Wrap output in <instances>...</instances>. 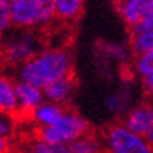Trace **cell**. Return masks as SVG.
<instances>
[{
    "mask_svg": "<svg viewBox=\"0 0 153 153\" xmlns=\"http://www.w3.org/2000/svg\"><path fill=\"white\" fill-rule=\"evenodd\" d=\"M10 140L7 138H0V153H6L7 150H10Z\"/></svg>",
    "mask_w": 153,
    "mask_h": 153,
    "instance_id": "cell-24",
    "label": "cell"
},
{
    "mask_svg": "<svg viewBox=\"0 0 153 153\" xmlns=\"http://www.w3.org/2000/svg\"><path fill=\"white\" fill-rule=\"evenodd\" d=\"M73 70V56L65 48H45L33 59L19 66L20 82L44 88L49 83L70 76Z\"/></svg>",
    "mask_w": 153,
    "mask_h": 153,
    "instance_id": "cell-1",
    "label": "cell"
},
{
    "mask_svg": "<svg viewBox=\"0 0 153 153\" xmlns=\"http://www.w3.org/2000/svg\"><path fill=\"white\" fill-rule=\"evenodd\" d=\"M112 3H114V4L117 6V7H118V6L120 4H122V3H124V1H126V0H111Z\"/></svg>",
    "mask_w": 153,
    "mask_h": 153,
    "instance_id": "cell-27",
    "label": "cell"
},
{
    "mask_svg": "<svg viewBox=\"0 0 153 153\" xmlns=\"http://www.w3.org/2000/svg\"><path fill=\"white\" fill-rule=\"evenodd\" d=\"M42 90H44L45 101L55 102V104L65 107L73 97V93L76 90V80H74L73 74H70V76L52 82Z\"/></svg>",
    "mask_w": 153,
    "mask_h": 153,
    "instance_id": "cell-8",
    "label": "cell"
},
{
    "mask_svg": "<svg viewBox=\"0 0 153 153\" xmlns=\"http://www.w3.org/2000/svg\"><path fill=\"white\" fill-rule=\"evenodd\" d=\"M102 143L105 153H153L146 136L129 131L122 122H115L104 131Z\"/></svg>",
    "mask_w": 153,
    "mask_h": 153,
    "instance_id": "cell-3",
    "label": "cell"
},
{
    "mask_svg": "<svg viewBox=\"0 0 153 153\" xmlns=\"http://www.w3.org/2000/svg\"><path fill=\"white\" fill-rule=\"evenodd\" d=\"M25 153H70L69 145L63 143H48L45 140L35 138L30 140L25 146Z\"/></svg>",
    "mask_w": 153,
    "mask_h": 153,
    "instance_id": "cell-15",
    "label": "cell"
},
{
    "mask_svg": "<svg viewBox=\"0 0 153 153\" xmlns=\"http://www.w3.org/2000/svg\"><path fill=\"white\" fill-rule=\"evenodd\" d=\"M14 132V120L13 115L9 114H0V138H7Z\"/></svg>",
    "mask_w": 153,
    "mask_h": 153,
    "instance_id": "cell-22",
    "label": "cell"
},
{
    "mask_svg": "<svg viewBox=\"0 0 153 153\" xmlns=\"http://www.w3.org/2000/svg\"><path fill=\"white\" fill-rule=\"evenodd\" d=\"M142 90L149 101H153V74L142 79Z\"/></svg>",
    "mask_w": 153,
    "mask_h": 153,
    "instance_id": "cell-23",
    "label": "cell"
},
{
    "mask_svg": "<svg viewBox=\"0 0 153 153\" xmlns=\"http://www.w3.org/2000/svg\"><path fill=\"white\" fill-rule=\"evenodd\" d=\"M37 134L39 139L48 143L70 145L76 139L90 134V124L82 114L66 108L65 114L55 125L38 128Z\"/></svg>",
    "mask_w": 153,
    "mask_h": 153,
    "instance_id": "cell-2",
    "label": "cell"
},
{
    "mask_svg": "<svg viewBox=\"0 0 153 153\" xmlns=\"http://www.w3.org/2000/svg\"><path fill=\"white\" fill-rule=\"evenodd\" d=\"M132 69H134L135 74L140 77V80L153 74V48L134 56Z\"/></svg>",
    "mask_w": 153,
    "mask_h": 153,
    "instance_id": "cell-16",
    "label": "cell"
},
{
    "mask_svg": "<svg viewBox=\"0 0 153 153\" xmlns=\"http://www.w3.org/2000/svg\"><path fill=\"white\" fill-rule=\"evenodd\" d=\"M146 139H148V142L152 145V148H153V128H152V131H150V132L146 135Z\"/></svg>",
    "mask_w": 153,
    "mask_h": 153,
    "instance_id": "cell-25",
    "label": "cell"
},
{
    "mask_svg": "<svg viewBox=\"0 0 153 153\" xmlns=\"http://www.w3.org/2000/svg\"><path fill=\"white\" fill-rule=\"evenodd\" d=\"M16 97L19 102V112H27V114H33L34 110H37L45 101L42 88L20 80L16 82Z\"/></svg>",
    "mask_w": 153,
    "mask_h": 153,
    "instance_id": "cell-7",
    "label": "cell"
},
{
    "mask_svg": "<svg viewBox=\"0 0 153 153\" xmlns=\"http://www.w3.org/2000/svg\"><path fill=\"white\" fill-rule=\"evenodd\" d=\"M56 19V4L55 0H41L38 10L37 28L48 27Z\"/></svg>",
    "mask_w": 153,
    "mask_h": 153,
    "instance_id": "cell-18",
    "label": "cell"
},
{
    "mask_svg": "<svg viewBox=\"0 0 153 153\" xmlns=\"http://www.w3.org/2000/svg\"><path fill=\"white\" fill-rule=\"evenodd\" d=\"M19 102L16 97V82L0 74V114H17Z\"/></svg>",
    "mask_w": 153,
    "mask_h": 153,
    "instance_id": "cell-11",
    "label": "cell"
},
{
    "mask_svg": "<svg viewBox=\"0 0 153 153\" xmlns=\"http://www.w3.org/2000/svg\"><path fill=\"white\" fill-rule=\"evenodd\" d=\"M149 107H150V112H152V118H153V101H149Z\"/></svg>",
    "mask_w": 153,
    "mask_h": 153,
    "instance_id": "cell-29",
    "label": "cell"
},
{
    "mask_svg": "<svg viewBox=\"0 0 153 153\" xmlns=\"http://www.w3.org/2000/svg\"><path fill=\"white\" fill-rule=\"evenodd\" d=\"M65 111H66V107L55 104V102L44 101L37 110L33 111L31 118L38 125V128H42V126H53L62 118Z\"/></svg>",
    "mask_w": 153,
    "mask_h": 153,
    "instance_id": "cell-10",
    "label": "cell"
},
{
    "mask_svg": "<svg viewBox=\"0 0 153 153\" xmlns=\"http://www.w3.org/2000/svg\"><path fill=\"white\" fill-rule=\"evenodd\" d=\"M152 1L153 0H126L117 9H118L121 19L124 20V23L129 28H132L134 25L142 21Z\"/></svg>",
    "mask_w": 153,
    "mask_h": 153,
    "instance_id": "cell-9",
    "label": "cell"
},
{
    "mask_svg": "<svg viewBox=\"0 0 153 153\" xmlns=\"http://www.w3.org/2000/svg\"><path fill=\"white\" fill-rule=\"evenodd\" d=\"M129 52L125 47L118 45V44H112V42H107L102 45V53L107 58H112V59L118 60L120 63H126L129 59Z\"/></svg>",
    "mask_w": 153,
    "mask_h": 153,
    "instance_id": "cell-19",
    "label": "cell"
},
{
    "mask_svg": "<svg viewBox=\"0 0 153 153\" xmlns=\"http://www.w3.org/2000/svg\"><path fill=\"white\" fill-rule=\"evenodd\" d=\"M131 30V34H138V33H143V31H150L153 30V1L150 7H149L148 13L145 14V17L142 19L140 23H138L136 25H134Z\"/></svg>",
    "mask_w": 153,
    "mask_h": 153,
    "instance_id": "cell-21",
    "label": "cell"
},
{
    "mask_svg": "<svg viewBox=\"0 0 153 153\" xmlns=\"http://www.w3.org/2000/svg\"><path fill=\"white\" fill-rule=\"evenodd\" d=\"M38 48H39V41L37 35L27 30L7 39L3 47V55L9 63L21 66L37 55L39 52Z\"/></svg>",
    "mask_w": 153,
    "mask_h": 153,
    "instance_id": "cell-4",
    "label": "cell"
},
{
    "mask_svg": "<svg viewBox=\"0 0 153 153\" xmlns=\"http://www.w3.org/2000/svg\"><path fill=\"white\" fill-rule=\"evenodd\" d=\"M131 102V90L128 87H121L114 93H111L105 100L107 110L114 115L124 117L129 111Z\"/></svg>",
    "mask_w": 153,
    "mask_h": 153,
    "instance_id": "cell-12",
    "label": "cell"
},
{
    "mask_svg": "<svg viewBox=\"0 0 153 153\" xmlns=\"http://www.w3.org/2000/svg\"><path fill=\"white\" fill-rule=\"evenodd\" d=\"M14 27L11 19V10H10L9 0H0V35L7 33Z\"/></svg>",
    "mask_w": 153,
    "mask_h": 153,
    "instance_id": "cell-20",
    "label": "cell"
},
{
    "mask_svg": "<svg viewBox=\"0 0 153 153\" xmlns=\"http://www.w3.org/2000/svg\"><path fill=\"white\" fill-rule=\"evenodd\" d=\"M3 47H4V44H3V39L0 37V52H3Z\"/></svg>",
    "mask_w": 153,
    "mask_h": 153,
    "instance_id": "cell-28",
    "label": "cell"
},
{
    "mask_svg": "<svg viewBox=\"0 0 153 153\" xmlns=\"http://www.w3.org/2000/svg\"><path fill=\"white\" fill-rule=\"evenodd\" d=\"M121 122L135 134L146 136L153 128V118L149 102H142L135 107H131L129 111L122 117Z\"/></svg>",
    "mask_w": 153,
    "mask_h": 153,
    "instance_id": "cell-6",
    "label": "cell"
},
{
    "mask_svg": "<svg viewBox=\"0 0 153 153\" xmlns=\"http://www.w3.org/2000/svg\"><path fill=\"white\" fill-rule=\"evenodd\" d=\"M6 153H25L24 150H20V149H10V150H7Z\"/></svg>",
    "mask_w": 153,
    "mask_h": 153,
    "instance_id": "cell-26",
    "label": "cell"
},
{
    "mask_svg": "<svg viewBox=\"0 0 153 153\" xmlns=\"http://www.w3.org/2000/svg\"><path fill=\"white\" fill-rule=\"evenodd\" d=\"M14 27L37 28L41 0H9Z\"/></svg>",
    "mask_w": 153,
    "mask_h": 153,
    "instance_id": "cell-5",
    "label": "cell"
},
{
    "mask_svg": "<svg viewBox=\"0 0 153 153\" xmlns=\"http://www.w3.org/2000/svg\"><path fill=\"white\" fill-rule=\"evenodd\" d=\"M56 19L65 23H73L83 11L84 0H55Z\"/></svg>",
    "mask_w": 153,
    "mask_h": 153,
    "instance_id": "cell-13",
    "label": "cell"
},
{
    "mask_svg": "<svg viewBox=\"0 0 153 153\" xmlns=\"http://www.w3.org/2000/svg\"><path fill=\"white\" fill-rule=\"evenodd\" d=\"M153 48V30L143 31L138 34H131L129 38V51L132 55H139Z\"/></svg>",
    "mask_w": 153,
    "mask_h": 153,
    "instance_id": "cell-17",
    "label": "cell"
},
{
    "mask_svg": "<svg viewBox=\"0 0 153 153\" xmlns=\"http://www.w3.org/2000/svg\"><path fill=\"white\" fill-rule=\"evenodd\" d=\"M70 153H104L102 139L94 134H87L69 145Z\"/></svg>",
    "mask_w": 153,
    "mask_h": 153,
    "instance_id": "cell-14",
    "label": "cell"
}]
</instances>
